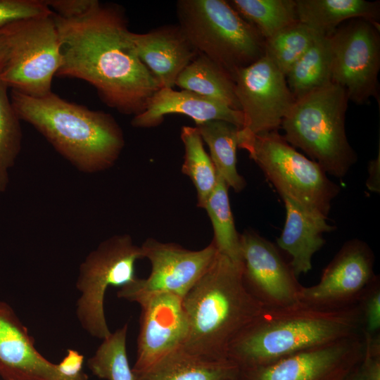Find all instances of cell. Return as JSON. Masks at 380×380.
Segmentation results:
<instances>
[{
	"label": "cell",
	"mask_w": 380,
	"mask_h": 380,
	"mask_svg": "<svg viewBox=\"0 0 380 380\" xmlns=\"http://www.w3.org/2000/svg\"><path fill=\"white\" fill-rule=\"evenodd\" d=\"M53 17L61 43L56 76L87 82L121 113H142L160 87L137 54L122 9L97 1L79 18Z\"/></svg>",
	"instance_id": "6da1fadb"
},
{
	"label": "cell",
	"mask_w": 380,
	"mask_h": 380,
	"mask_svg": "<svg viewBox=\"0 0 380 380\" xmlns=\"http://www.w3.org/2000/svg\"><path fill=\"white\" fill-rule=\"evenodd\" d=\"M362 334L359 304L324 309L298 302L264 309L232 342L227 359L238 367L262 366L304 350Z\"/></svg>",
	"instance_id": "7a4b0ae2"
},
{
	"label": "cell",
	"mask_w": 380,
	"mask_h": 380,
	"mask_svg": "<svg viewBox=\"0 0 380 380\" xmlns=\"http://www.w3.org/2000/svg\"><path fill=\"white\" fill-rule=\"evenodd\" d=\"M183 305L189 330L180 348L210 361L228 360L232 342L265 309L245 286L241 264L219 252Z\"/></svg>",
	"instance_id": "3957f363"
},
{
	"label": "cell",
	"mask_w": 380,
	"mask_h": 380,
	"mask_svg": "<svg viewBox=\"0 0 380 380\" xmlns=\"http://www.w3.org/2000/svg\"><path fill=\"white\" fill-rule=\"evenodd\" d=\"M10 99L20 120L32 125L79 171H103L119 158L124 135L111 115L67 101L53 91L32 96L11 89Z\"/></svg>",
	"instance_id": "277c9868"
},
{
	"label": "cell",
	"mask_w": 380,
	"mask_h": 380,
	"mask_svg": "<svg viewBox=\"0 0 380 380\" xmlns=\"http://www.w3.org/2000/svg\"><path fill=\"white\" fill-rule=\"evenodd\" d=\"M348 101L346 89L331 82L296 99L280 127L289 144L337 178L357 161L345 129Z\"/></svg>",
	"instance_id": "5b68a950"
},
{
	"label": "cell",
	"mask_w": 380,
	"mask_h": 380,
	"mask_svg": "<svg viewBox=\"0 0 380 380\" xmlns=\"http://www.w3.org/2000/svg\"><path fill=\"white\" fill-rule=\"evenodd\" d=\"M180 26L197 51L234 80L236 72L265 55V39L224 0H179Z\"/></svg>",
	"instance_id": "8992f818"
},
{
	"label": "cell",
	"mask_w": 380,
	"mask_h": 380,
	"mask_svg": "<svg viewBox=\"0 0 380 380\" xmlns=\"http://www.w3.org/2000/svg\"><path fill=\"white\" fill-rule=\"evenodd\" d=\"M238 147L248 153L281 198L327 218L340 187L317 163L297 151L278 131L253 134L239 129Z\"/></svg>",
	"instance_id": "52a82bcc"
},
{
	"label": "cell",
	"mask_w": 380,
	"mask_h": 380,
	"mask_svg": "<svg viewBox=\"0 0 380 380\" xmlns=\"http://www.w3.org/2000/svg\"><path fill=\"white\" fill-rule=\"evenodd\" d=\"M6 63L0 72L8 88L32 96L51 92L61 62V43L53 13L21 20L4 27Z\"/></svg>",
	"instance_id": "ba28073f"
},
{
	"label": "cell",
	"mask_w": 380,
	"mask_h": 380,
	"mask_svg": "<svg viewBox=\"0 0 380 380\" xmlns=\"http://www.w3.org/2000/svg\"><path fill=\"white\" fill-rule=\"evenodd\" d=\"M141 258V246L129 234H118L101 242L80 264L76 316L91 336L103 340L111 334L104 312L106 292L110 286L121 288L134 281L135 264Z\"/></svg>",
	"instance_id": "9c48e42d"
},
{
	"label": "cell",
	"mask_w": 380,
	"mask_h": 380,
	"mask_svg": "<svg viewBox=\"0 0 380 380\" xmlns=\"http://www.w3.org/2000/svg\"><path fill=\"white\" fill-rule=\"evenodd\" d=\"M380 25L362 18L342 23L330 36L331 82L346 89L349 101L379 103Z\"/></svg>",
	"instance_id": "30bf717a"
},
{
	"label": "cell",
	"mask_w": 380,
	"mask_h": 380,
	"mask_svg": "<svg viewBox=\"0 0 380 380\" xmlns=\"http://www.w3.org/2000/svg\"><path fill=\"white\" fill-rule=\"evenodd\" d=\"M140 246L142 258L148 259L151 264L150 274L144 279L137 278L120 288L117 293L119 298L135 303L156 293H169L184 298L206 272L218 252L213 241L198 251L152 238Z\"/></svg>",
	"instance_id": "8fae6325"
},
{
	"label": "cell",
	"mask_w": 380,
	"mask_h": 380,
	"mask_svg": "<svg viewBox=\"0 0 380 380\" xmlns=\"http://www.w3.org/2000/svg\"><path fill=\"white\" fill-rule=\"evenodd\" d=\"M363 334L282 357L268 365L236 367L231 380H345L360 365Z\"/></svg>",
	"instance_id": "7c38bea8"
},
{
	"label": "cell",
	"mask_w": 380,
	"mask_h": 380,
	"mask_svg": "<svg viewBox=\"0 0 380 380\" xmlns=\"http://www.w3.org/2000/svg\"><path fill=\"white\" fill-rule=\"evenodd\" d=\"M234 82L243 116L240 129L253 134L278 131L296 100L286 75L264 55L240 69Z\"/></svg>",
	"instance_id": "4fadbf2b"
},
{
	"label": "cell",
	"mask_w": 380,
	"mask_h": 380,
	"mask_svg": "<svg viewBox=\"0 0 380 380\" xmlns=\"http://www.w3.org/2000/svg\"><path fill=\"white\" fill-rule=\"evenodd\" d=\"M374 264V253L366 242L348 241L324 268L317 284L302 286L299 301L324 309L355 305L378 277Z\"/></svg>",
	"instance_id": "5bb4252c"
},
{
	"label": "cell",
	"mask_w": 380,
	"mask_h": 380,
	"mask_svg": "<svg viewBox=\"0 0 380 380\" xmlns=\"http://www.w3.org/2000/svg\"><path fill=\"white\" fill-rule=\"evenodd\" d=\"M240 254L245 286L265 309L299 302L302 285L277 246L256 232L246 230L240 234Z\"/></svg>",
	"instance_id": "9a60e30c"
},
{
	"label": "cell",
	"mask_w": 380,
	"mask_h": 380,
	"mask_svg": "<svg viewBox=\"0 0 380 380\" xmlns=\"http://www.w3.org/2000/svg\"><path fill=\"white\" fill-rule=\"evenodd\" d=\"M141 307L134 373L140 372L182 347L188 334L183 298L156 293L139 298Z\"/></svg>",
	"instance_id": "2e32d148"
},
{
	"label": "cell",
	"mask_w": 380,
	"mask_h": 380,
	"mask_svg": "<svg viewBox=\"0 0 380 380\" xmlns=\"http://www.w3.org/2000/svg\"><path fill=\"white\" fill-rule=\"evenodd\" d=\"M0 377L2 380H88L72 378L45 358L13 308L0 300Z\"/></svg>",
	"instance_id": "e0dca14e"
},
{
	"label": "cell",
	"mask_w": 380,
	"mask_h": 380,
	"mask_svg": "<svg viewBox=\"0 0 380 380\" xmlns=\"http://www.w3.org/2000/svg\"><path fill=\"white\" fill-rule=\"evenodd\" d=\"M137 54L160 88L173 89L181 72L200 53L178 24L146 33L130 32Z\"/></svg>",
	"instance_id": "ac0fdd59"
},
{
	"label": "cell",
	"mask_w": 380,
	"mask_h": 380,
	"mask_svg": "<svg viewBox=\"0 0 380 380\" xmlns=\"http://www.w3.org/2000/svg\"><path fill=\"white\" fill-rule=\"evenodd\" d=\"M172 113L186 115L196 125L222 120L239 129L243 125L241 111L190 91L170 88L159 89L148 100L145 110L133 117L131 124L137 128L154 127L163 122L165 115Z\"/></svg>",
	"instance_id": "d6986e66"
},
{
	"label": "cell",
	"mask_w": 380,
	"mask_h": 380,
	"mask_svg": "<svg viewBox=\"0 0 380 380\" xmlns=\"http://www.w3.org/2000/svg\"><path fill=\"white\" fill-rule=\"evenodd\" d=\"M282 198L286 220L277 243L291 256L289 264L298 277L311 270L314 254L325 243L323 234L336 227L328 224L327 217L302 208L291 199Z\"/></svg>",
	"instance_id": "ffe728a7"
},
{
	"label": "cell",
	"mask_w": 380,
	"mask_h": 380,
	"mask_svg": "<svg viewBox=\"0 0 380 380\" xmlns=\"http://www.w3.org/2000/svg\"><path fill=\"white\" fill-rule=\"evenodd\" d=\"M299 22L319 36L330 37L344 22L362 18L380 25L379 1L366 0H296Z\"/></svg>",
	"instance_id": "44dd1931"
},
{
	"label": "cell",
	"mask_w": 380,
	"mask_h": 380,
	"mask_svg": "<svg viewBox=\"0 0 380 380\" xmlns=\"http://www.w3.org/2000/svg\"><path fill=\"white\" fill-rule=\"evenodd\" d=\"M236 367L229 360L210 361L179 348L134 373L137 380H231Z\"/></svg>",
	"instance_id": "7402d4cb"
},
{
	"label": "cell",
	"mask_w": 380,
	"mask_h": 380,
	"mask_svg": "<svg viewBox=\"0 0 380 380\" xmlns=\"http://www.w3.org/2000/svg\"><path fill=\"white\" fill-rule=\"evenodd\" d=\"M175 85L241 111L234 78L202 53L181 72Z\"/></svg>",
	"instance_id": "603a6c76"
},
{
	"label": "cell",
	"mask_w": 380,
	"mask_h": 380,
	"mask_svg": "<svg viewBox=\"0 0 380 380\" xmlns=\"http://www.w3.org/2000/svg\"><path fill=\"white\" fill-rule=\"evenodd\" d=\"M203 142L210 151V157L218 177L236 192L246 185L237 170L238 132L239 128L222 120H211L196 125Z\"/></svg>",
	"instance_id": "cb8c5ba5"
},
{
	"label": "cell",
	"mask_w": 380,
	"mask_h": 380,
	"mask_svg": "<svg viewBox=\"0 0 380 380\" xmlns=\"http://www.w3.org/2000/svg\"><path fill=\"white\" fill-rule=\"evenodd\" d=\"M286 79L295 99L332 82L329 37L317 36Z\"/></svg>",
	"instance_id": "d4e9b609"
},
{
	"label": "cell",
	"mask_w": 380,
	"mask_h": 380,
	"mask_svg": "<svg viewBox=\"0 0 380 380\" xmlns=\"http://www.w3.org/2000/svg\"><path fill=\"white\" fill-rule=\"evenodd\" d=\"M180 137L184 148L182 171L192 181L197 193V205L203 208L217 184L218 175L197 127L183 126Z\"/></svg>",
	"instance_id": "484cf974"
},
{
	"label": "cell",
	"mask_w": 380,
	"mask_h": 380,
	"mask_svg": "<svg viewBox=\"0 0 380 380\" xmlns=\"http://www.w3.org/2000/svg\"><path fill=\"white\" fill-rule=\"evenodd\" d=\"M228 189L224 181L218 177L217 184L203 208L211 221L214 234L213 241L217 251L241 263L240 234L235 227Z\"/></svg>",
	"instance_id": "4316f807"
},
{
	"label": "cell",
	"mask_w": 380,
	"mask_h": 380,
	"mask_svg": "<svg viewBox=\"0 0 380 380\" xmlns=\"http://www.w3.org/2000/svg\"><path fill=\"white\" fill-rule=\"evenodd\" d=\"M230 5L266 39L298 21L296 0H232Z\"/></svg>",
	"instance_id": "83f0119b"
},
{
	"label": "cell",
	"mask_w": 380,
	"mask_h": 380,
	"mask_svg": "<svg viewBox=\"0 0 380 380\" xmlns=\"http://www.w3.org/2000/svg\"><path fill=\"white\" fill-rule=\"evenodd\" d=\"M128 324H125L106 338L87 360L96 377L105 380H137L127 353Z\"/></svg>",
	"instance_id": "f1b7e54d"
},
{
	"label": "cell",
	"mask_w": 380,
	"mask_h": 380,
	"mask_svg": "<svg viewBox=\"0 0 380 380\" xmlns=\"http://www.w3.org/2000/svg\"><path fill=\"white\" fill-rule=\"evenodd\" d=\"M317 36L298 21L265 39V56L286 75Z\"/></svg>",
	"instance_id": "f546056e"
},
{
	"label": "cell",
	"mask_w": 380,
	"mask_h": 380,
	"mask_svg": "<svg viewBox=\"0 0 380 380\" xmlns=\"http://www.w3.org/2000/svg\"><path fill=\"white\" fill-rule=\"evenodd\" d=\"M8 87L0 80V192L9 184V173L20 152V119L8 95Z\"/></svg>",
	"instance_id": "4dcf8cb0"
},
{
	"label": "cell",
	"mask_w": 380,
	"mask_h": 380,
	"mask_svg": "<svg viewBox=\"0 0 380 380\" xmlns=\"http://www.w3.org/2000/svg\"><path fill=\"white\" fill-rule=\"evenodd\" d=\"M51 13L45 0H0V28L21 20Z\"/></svg>",
	"instance_id": "1f68e13d"
},
{
	"label": "cell",
	"mask_w": 380,
	"mask_h": 380,
	"mask_svg": "<svg viewBox=\"0 0 380 380\" xmlns=\"http://www.w3.org/2000/svg\"><path fill=\"white\" fill-rule=\"evenodd\" d=\"M362 322L363 335L374 337L380 331V281L379 277L363 293L358 303Z\"/></svg>",
	"instance_id": "d6a6232c"
},
{
	"label": "cell",
	"mask_w": 380,
	"mask_h": 380,
	"mask_svg": "<svg viewBox=\"0 0 380 380\" xmlns=\"http://www.w3.org/2000/svg\"><path fill=\"white\" fill-rule=\"evenodd\" d=\"M97 0H46L49 8L58 16L70 19L82 16L88 12Z\"/></svg>",
	"instance_id": "836d02e7"
},
{
	"label": "cell",
	"mask_w": 380,
	"mask_h": 380,
	"mask_svg": "<svg viewBox=\"0 0 380 380\" xmlns=\"http://www.w3.org/2000/svg\"><path fill=\"white\" fill-rule=\"evenodd\" d=\"M84 356L78 351L68 349L66 355L58 363L61 372L72 378H80L87 375L82 369Z\"/></svg>",
	"instance_id": "e575fe53"
},
{
	"label": "cell",
	"mask_w": 380,
	"mask_h": 380,
	"mask_svg": "<svg viewBox=\"0 0 380 380\" xmlns=\"http://www.w3.org/2000/svg\"><path fill=\"white\" fill-rule=\"evenodd\" d=\"M380 169V154L379 152L378 157L369 162L368 166L369 179L367 180L366 185L367 188L374 192H379V170Z\"/></svg>",
	"instance_id": "d590c367"
},
{
	"label": "cell",
	"mask_w": 380,
	"mask_h": 380,
	"mask_svg": "<svg viewBox=\"0 0 380 380\" xmlns=\"http://www.w3.org/2000/svg\"><path fill=\"white\" fill-rule=\"evenodd\" d=\"M8 44L6 39V36L0 28V72L4 68L8 57Z\"/></svg>",
	"instance_id": "8d00e7d4"
},
{
	"label": "cell",
	"mask_w": 380,
	"mask_h": 380,
	"mask_svg": "<svg viewBox=\"0 0 380 380\" xmlns=\"http://www.w3.org/2000/svg\"><path fill=\"white\" fill-rule=\"evenodd\" d=\"M345 380H365V379H363L360 372L359 367H358Z\"/></svg>",
	"instance_id": "74e56055"
}]
</instances>
